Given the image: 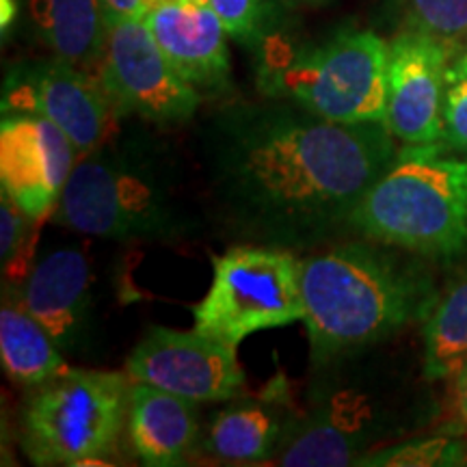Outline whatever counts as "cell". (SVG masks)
I'll return each mask as SVG.
<instances>
[{
	"mask_svg": "<svg viewBox=\"0 0 467 467\" xmlns=\"http://www.w3.org/2000/svg\"><path fill=\"white\" fill-rule=\"evenodd\" d=\"M394 156L383 121L337 124L295 102L227 109L208 132L217 200L273 247L318 243L348 225Z\"/></svg>",
	"mask_w": 467,
	"mask_h": 467,
	"instance_id": "obj_1",
	"label": "cell"
},
{
	"mask_svg": "<svg viewBox=\"0 0 467 467\" xmlns=\"http://www.w3.org/2000/svg\"><path fill=\"white\" fill-rule=\"evenodd\" d=\"M377 244L347 243L301 260L303 323L317 361L388 340L433 307L429 275Z\"/></svg>",
	"mask_w": 467,
	"mask_h": 467,
	"instance_id": "obj_2",
	"label": "cell"
},
{
	"mask_svg": "<svg viewBox=\"0 0 467 467\" xmlns=\"http://www.w3.org/2000/svg\"><path fill=\"white\" fill-rule=\"evenodd\" d=\"M348 225L366 241L422 258L467 254V159L443 141L405 145Z\"/></svg>",
	"mask_w": 467,
	"mask_h": 467,
	"instance_id": "obj_3",
	"label": "cell"
},
{
	"mask_svg": "<svg viewBox=\"0 0 467 467\" xmlns=\"http://www.w3.org/2000/svg\"><path fill=\"white\" fill-rule=\"evenodd\" d=\"M132 379L67 368L28 389L20 413L22 448L35 465L104 463L128 424Z\"/></svg>",
	"mask_w": 467,
	"mask_h": 467,
	"instance_id": "obj_4",
	"label": "cell"
},
{
	"mask_svg": "<svg viewBox=\"0 0 467 467\" xmlns=\"http://www.w3.org/2000/svg\"><path fill=\"white\" fill-rule=\"evenodd\" d=\"M389 44L372 31H340L329 42L266 58L262 83L273 98H288L337 124L385 119Z\"/></svg>",
	"mask_w": 467,
	"mask_h": 467,
	"instance_id": "obj_5",
	"label": "cell"
},
{
	"mask_svg": "<svg viewBox=\"0 0 467 467\" xmlns=\"http://www.w3.org/2000/svg\"><path fill=\"white\" fill-rule=\"evenodd\" d=\"M306 320L301 260L273 244H238L213 260V282L192 327L238 347L262 329Z\"/></svg>",
	"mask_w": 467,
	"mask_h": 467,
	"instance_id": "obj_6",
	"label": "cell"
},
{
	"mask_svg": "<svg viewBox=\"0 0 467 467\" xmlns=\"http://www.w3.org/2000/svg\"><path fill=\"white\" fill-rule=\"evenodd\" d=\"M98 150L74 165L57 203L58 223L113 241L167 236L175 219L165 186L145 167Z\"/></svg>",
	"mask_w": 467,
	"mask_h": 467,
	"instance_id": "obj_7",
	"label": "cell"
},
{
	"mask_svg": "<svg viewBox=\"0 0 467 467\" xmlns=\"http://www.w3.org/2000/svg\"><path fill=\"white\" fill-rule=\"evenodd\" d=\"M98 80L110 104L154 124H182L195 115L202 96L175 72L143 17L109 25Z\"/></svg>",
	"mask_w": 467,
	"mask_h": 467,
	"instance_id": "obj_8",
	"label": "cell"
},
{
	"mask_svg": "<svg viewBox=\"0 0 467 467\" xmlns=\"http://www.w3.org/2000/svg\"><path fill=\"white\" fill-rule=\"evenodd\" d=\"M234 344L191 331L150 327L128 355L132 381L165 389L191 402H225L244 389V372Z\"/></svg>",
	"mask_w": 467,
	"mask_h": 467,
	"instance_id": "obj_9",
	"label": "cell"
},
{
	"mask_svg": "<svg viewBox=\"0 0 467 467\" xmlns=\"http://www.w3.org/2000/svg\"><path fill=\"white\" fill-rule=\"evenodd\" d=\"M110 109L98 76L93 78L91 72L58 57L16 67L3 91V113L46 117L67 134L78 156L100 148Z\"/></svg>",
	"mask_w": 467,
	"mask_h": 467,
	"instance_id": "obj_10",
	"label": "cell"
},
{
	"mask_svg": "<svg viewBox=\"0 0 467 467\" xmlns=\"http://www.w3.org/2000/svg\"><path fill=\"white\" fill-rule=\"evenodd\" d=\"M452 46L418 31L389 42L383 124L405 145L443 141V96Z\"/></svg>",
	"mask_w": 467,
	"mask_h": 467,
	"instance_id": "obj_11",
	"label": "cell"
},
{
	"mask_svg": "<svg viewBox=\"0 0 467 467\" xmlns=\"http://www.w3.org/2000/svg\"><path fill=\"white\" fill-rule=\"evenodd\" d=\"M74 143L37 113H5L0 124V186L28 217L44 219L58 203L76 165Z\"/></svg>",
	"mask_w": 467,
	"mask_h": 467,
	"instance_id": "obj_12",
	"label": "cell"
},
{
	"mask_svg": "<svg viewBox=\"0 0 467 467\" xmlns=\"http://www.w3.org/2000/svg\"><path fill=\"white\" fill-rule=\"evenodd\" d=\"M156 44L186 83L197 91H219L230 78V37L203 0H178L143 16Z\"/></svg>",
	"mask_w": 467,
	"mask_h": 467,
	"instance_id": "obj_13",
	"label": "cell"
},
{
	"mask_svg": "<svg viewBox=\"0 0 467 467\" xmlns=\"http://www.w3.org/2000/svg\"><path fill=\"white\" fill-rule=\"evenodd\" d=\"M89 265L80 249H57L33 266L20 303L63 348H74L89 320Z\"/></svg>",
	"mask_w": 467,
	"mask_h": 467,
	"instance_id": "obj_14",
	"label": "cell"
},
{
	"mask_svg": "<svg viewBox=\"0 0 467 467\" xmlns=\"http://www.w3.org/2000/svg\"><path fill=\"white\" fill-rule=\"evenodd\" d=\"M197 402L154 385L132 381L128 435L132 451L150 467L182 465L200 440Z\"/></svg>",
	"mask_w": 467,
	"mask_h": 467,
	"instance_id": "obj_15",
	"label": "cell"
},
{
	"mask_svg": "<svg viewBox=\"0 0 467 467\" xmlns=\"http://www.w3.org/2000/svg\"><path fill=\"white\" fill-rule=\"evenodd\" d=\"M375 413L358 394H342L284 441L279 465L327 467L358 465L370 446Z\"/></svg>",
	"mask_w": 467,
	"mask_h": 467,
	"instance_id": "obj_16",
	"label": "cell"
},
{
	"mask_svg": "<svg viewBox=\"0 0 467 467\" xmlns=\"http://www.w3.org/2000/svg\"><path fill=\"white\" fill-rule=\"evenodd\" d=\"M275 392L234 402L214 416L203 440L206 452L230 463H262L284 446V418Z\"/></svg>",
	"mask_w": 467,
	"mask_h": 467,
	"instance_id": "obj_17",
	"label": "cell"
},
{
	"mask_svg": "<svg viewBox=\"0 0 467 467\" xmlns=\"http://www.w3.org/2000/svg\"><path fill=\"white\" fill-rule=\"evenodd\" d=\"M28 11L52 55L98 72L109 33L102 0H28Z\"/></svg>",
	"mask_w": 467,
	"mask_h": 467,
	"instance_id": "obj_18",
	"label": "cell"
},
{
	"mask_svg": "<svg viewBox=\"0 0 467 467\" xmlns=\"http://www.w3.org/2000/svg\"><path fill=\"white\" fill-rule=\"evenodd\" d=\"M0 361L11 381L26 389L69 368L55 337L16 299H5L0 309Z\"/></svg>",
	"mask_w": 467,
	"mask_h": 467,
	"instance_id": "obj_19",
	"label": "cell"
},
{
	"mask_svg": "<svg viewBox=\"0 0 467 467\" xmlns=\"http://www.w3.org/2000/svg\"><path fill=\"white\" fill-rule=\"evenodd\" d=\"M424 377L451 381L467 364V273L437 295L424 318Z\"/></svg>",
	"mask_w": 467,
	"mask_h": 467,
	"instance_id": "obj_20",
	"label": "cell"
},
{
	"mask_svg": "<svg viewBox=\"0 0 467 467\" xmlns=\"http://www.w3.org/2000/svg\"><path fill=\"white\" fill-rule=\"evenodd\" d=\"M39 221L16 206L7 192H0V260L11 284H25L31 275Z\"/></svg>",
	"mask_w": 467,
	"mask_h": 467,
	"instance_id": "obj_21",
	"label": "cell"
},
{
	"mask_svg": "<svg viewBox=\"0 0 467 467\" xmlns=\"http://www.w3.org/2000/svg\"><path fill=\"white\" fill-rule=\"evenodd\" d=\"M358 465L375 467H437V465H467V437L433 435L366 452Z\"/></svg>",
	"mask_w": 467,
	"mask_h": 467,
	"instance_id": "obj_22",
	"label": "cell"
},
{
	"mask_svg": "<svg viewBox=\"0 0 467 467\" xmlns=\"http://www.w3.org/2000/svg\"><path fill=\"white\" fill-rule=\"evenodd\" d=\"M405 28L461 48L467 37V0H402Z\"/></svg>",
	"mask_w": 467,
	"mask_h": 467,
	"instance_id": "obj_23",
	"label": "cell"
},
{
	"mask_svg": "<svg viewBox=\"0 0 467 467\" xmlns=\"http://www.w3.org/2000/svg\"><path fill=\"white\" fill-rule=\"evenodd\" d=\"M443 143L467 151V46L454 50L446 72L443 96Z\"/></svg>",
	"mask_w": 467,
	"mask_h": 467,
	"instance_id": "obj_24",
	"label": "cell"
},
{
	"mask_svg": "<svg viewBox=\"0 0 467 467\" xmlns=\"http://www.w3.org/2000/svg\"><path fill=\"white\" fill-rule=\"evenodd\" d=\"M217 14L227 35L243 44H258L271 26L268 0H203Z\"/></svg>",
	"mask_w": 467,
	"mask_h": 467,
	"instance_id": "obj_25",
	"label": "cell"
},
{
	"mask_svg": "<svg viewBox=\"0 0 467 467\" xmlns=\"http://www.w3.org/2000/svg\"><path fill=\"white\" fill-rule=\"evenodd\" d=\"M451 405L454 413V422L448 426V433L467 437V364L452 379Z\"/></svg>",
	"mask_w": 467,
	"mask_h": 467,
	"instance_id": "obj_26",
	"label": "cell"
},
{
	"mask_svg": "<svg viewBox=\"0 0 467 467\" xmlns=\"http://www.w3.org/2000/svg\"><path fill=\"white\" fill-rule=\"evenodd\" d=\"M104 14H107V22L132 20V17H143V0H102Z\"/></svg>",
	"mask_w": 467,
	"mask_h": 467,
	"instance_id": "obj_27",
	"label": "cell"
},
{
	"mask_svg": "<svg viewBox=\"0 0 467 467\" xmlns=\"http://www.w3.org/2000/svg\"><path fill=\"white\" fill-rule=\"evenodd\" d=\"M0 11H3V16H0V25H3V31H5V28L14 25L16 20V14H17L16 0H0Z\"/></svg>",
	"mask_w": 467,
	"mask_h": 467,
	"instance_id": "obj_28",
	"label": "cell"
},
{
	"mask_svg": "<svg viewBox=\"0 0 467 467\" xmlns=\"http://www.w3.org/2000/svg\"><path fill=\"white\" fill-rule=\"evenodd\" d=\"M171 3H178V0H143V11L148 14L151 9L162 7V5H171Z\"/></svg>",
	"mask_w": 467,
	"mask_h": 467,
	"instance_id": "obj_29",
	"label": "cell"
},
{
	"mask_svg": "<svg viewBox=\"0 0 467 467\" xmlns=\"http://www.w3.org/2000/svg\"><path fill=\"white\" fill-rule=\"evenodd\" d=\"M292 3H307V5H320V3H327V0H292Z\"/></svg>",
	"mask_w": 467,
	"mask_h": 467,
	"instance_id": "obj_30",
	"label": "cell"
}]
</instances>
